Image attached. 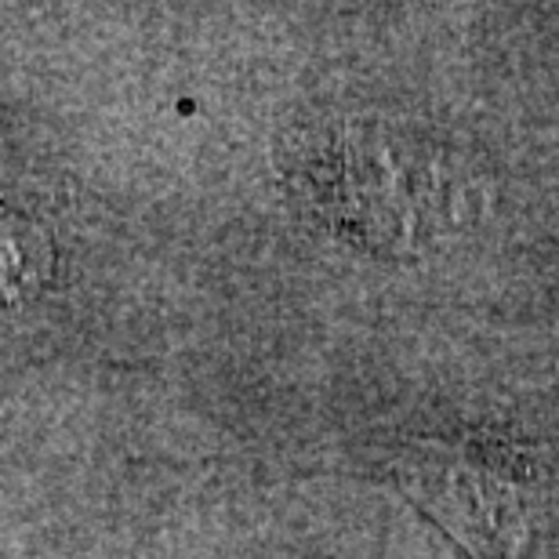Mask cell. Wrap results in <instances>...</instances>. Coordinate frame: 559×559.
Wrapping results in <instances>:
<instances>
[{"label":"cell","instance_id":"6da1fadb","mask_svg":"<svg viewBox=\"0 0 559 559\" xmlns=\"http://www.w3.org/2000/svg\"><path fill=\"white\" fill-rule=\"evenodd\" d=\"M400 484L473 559H516L534 520L527 457L498 440L415 443Z\"/></svg>","mask_w":559,"mask_h":559},{"label":"cell","instance_id":"7a4b0ae2","mask_svg":"<svg viewBox=\"0 0 559 559\" xmlns=\"http://www.w3.org/2000/svg\"><path fill=\"white\" fill-rule=\"evenodd\" d=\"M51 273V240L37 222L0 204V301L22 306Z\"/></svg>","mask_w":559,"mask_h":559}]
</instances>
